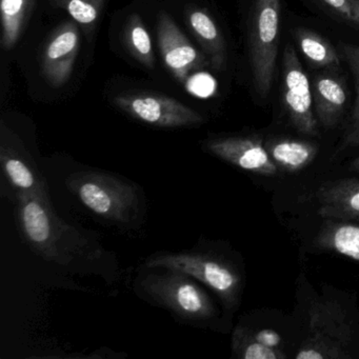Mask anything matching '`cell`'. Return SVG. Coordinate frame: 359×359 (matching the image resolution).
<instances>
[{
	"label": "cell",
	"instance_id": "3",
	"mask_svg": "<svg viewBox=\"0 0 359 359\" xmlns=\"http://www.w3.org/2000/svg\"><path fill=\"white\" fill-rule=\"evenodd\" d=\"M146 266L186 273L217 294L226 309L238 306L243 278L236 266L222 256L201 251L157 253L147 259Z\"/></svg>",
	"mask_w": 359,
	"mask_h": 359
},
{
	"label": "cell",
	"instance_id": "25",
	"mask_svg": "<svg viewBox=\"0 0 359 359\" xmlns=\"http://www.w3.org/2000/svg\"><path fill=\"white\" fill-rule=\"evenodd\" d=\"M249 330L252 336L264 346H269L271 348H276V350H285V341H283V337L274 330H254L251 327H249Z\"/></svg>",
	"mask_w": 359,
	"mask_h": 359
},
{
	"label": "cell",
	"instance_id": "9",
	"mask_svg": "<svg viewBox=\"0 0 359 359\" xmlns=\"http://www.w3.org/2000/svg\"><path fill=\"white\" fill-rule=\"evenodd\" d=\"M283 100L294 128L306 135H318L312 87L291 45L285 47L283 53Z\"/></svg>",
	"mask_w": 359,
	"mask_h": 359
},
{
	"label": "cell",
	"instance_id": "18",
	"mask_svg": "<svg viewBox=\"0 0 359 359\" xmlns=\"http://www.w3.org/2000/svg\"><path fill=\"white\" fill-rule=\"evenodd\" d=\"M35 0H1L0 18L3 27L1 43L6 50L15 47L30 18Z\"/></svg>",
	"mask_w": 359,
	"mask_h": 359
},
{
	"label": "cell",
	"instance_id": "5",
	"mask_svg": "<svg viewBox=\"0 0 359 359\" xmlns=\"http://www.w3.org/2000/svg\"><path fill=\"white\" fill-rule=\"evenodd\" d=\"M309 331L296 359H348L352 329L339 302L315 299L309 309Z\"/></svg>",
	"mask_w": 359,
	"mask_h": 359
},
{
	"label": "cell",
	"instance_id": "10",
	"mask_svg": "<svg viewBox=\"0 0 359 359\" xmlns=\"http://www.w3.org/2000/svg\"><path fill=\"white\" fill-rule=\"evenodd\" d=\"M157 41L161 57L174 79L186 85L191 73L198 72L210 62L187 39L169 14L161 13L157 22Z\"/></svg>",
	"mask_w": 359,
	"mask_h": 359
},
{
	"label": "cell",
	"instance_id": "16",
	"mask_svg": "<svg viewBox=\"0 0 359 359\" xmlns=\"http://www.w3.org/2000/svg\"><path fill=\"white\" fill-rule=\"evenodd\" d=\"M266 151L279 171L297 173L311 165L318 155V144L287 137L270 138L264 142Z\"/></svg>",
	"mask_w": 359,
	"mask_h": 359
},
{
	"label": "cell",
	"instance_id": "4",
	"mask_svg": "<svg viewBox=\"0 0 359 359\" xmlns=\"http://www.w3.org/2000/svg\"><path fill=\"white\" fill-rule=\"evenodd\" d=\"M151 273L140 287L155 304L189 323H203L215 315L213 302L190 275L173 269Z\"/></svg>",
	"mask_w": 359,
	"mask_h": 359
},
{
	"label": "cell",
	"instance_id": "15",
	"mask_svg": "<svg viewBox=\"0 0 359 359\" xmlns=\"http://www.w3.org/2000/svg\"><path fill=\"white\" fill-rule=\"evenodd\" d=\"M184 20L214 70L224 71L228 60L226 41L211 14L203 8L190 6L184 12Z\"/></svg>",
	"mask_w": 359,
	"mask_h": 359
},
{
	"label": "cell",
	"instance_id": "14",
	"mask_svg": "<svg viewBox=\"0 0 359 359\" xmlns=\"http://www.w3.org/2000/svg\"><path fill=\"white\" fill-rule=\"evenodd\" d=\"M311 87L317 121L327 129L336 127L344 116L348 102L344 79L331 71H325L314 77Z\"/></svg>",
	"mask_w": 359,
	"mask_h": 359
},
{
	"label": "cell",
	"instance_id": "1",
	"mask_svg": "<svg viewBox=\"0 0 359 359\" xmlns=\"http://www.w3.org/2000/svg\"><path fill=\"white\" fill-rule=\"evenodd\" d=\"M15 203L20 234L43 259L68 266L102 258L100 245L64 222L54 211L51 201L39 195L22 194Z\"/></svg>",
	"mask_w": 359,
	"mask_h": 359
},
{
	"label": "cell",
	"instance_id": "26",
	"mask_svg": "<svg viewBox=\"0 0 359 359\" xmlns=\"http://www.w3.org/2000/svg\"><path fill=\"white\" fill-rule=\"evenodd\" d=\"M350 170L351 171L359 172V156L351 163Z\"/></svg>",
	"mask_w": 359,
	"mask_h": 359
},
{
	"label": "cell",
	"instance_id": "2",
	"mask_svg": "<svg viewBox=\"0 0 359 359\" xmlns=\"http://www.w3.org/2000/svg\"><path fill=\"white\" fill-rule=\"evenodd\" d=\"M67 186L92 213L115 224H130L142 210L137 184L108 172H77Z\"/></svg>",
	"mask_w": 359,
	"mask_h": 359
},
{
	"label": "cell",
	"instance_id": "19",
	"mask_svg": "<svg viewBox=\"0 0 359 359\" xmlns=\"http://www.w3.org/2000/svg\"><path fill=\"white\" fill-rule=\"evenodd\" d=\"M294 37L300 51L311 64L327 70L339 68V54L327 39L304 28L295 29Z\"/></svg>",
	"mask_w": 359,
	"mask_h": 359
},
{
	"label": "cell",
	"instance_id": "21",
	"mask_svg": "<svg viewBox=\"0 0 359 359\" xmlns=\"http://www.w3.org/2000/svg\"><path fill=\"white\" fill-rule=\"evenodd\" d=\"M233 354L241 359H285V350H276L260 344L250 333L249 327L238 325L232 335Z\"/></svg>",
	"mask_w": 359,
	"mask_h": 359
},
{
	"label": "cell",
	"instance_id": "22",
	"mask_svg": "<svg viewBox=\"0 0 359 359\" xmlns=\"http://www.w3.org/2000/svg\"><path fill=\"white\" fill-rule=\"evenodd\" d=\"M107 0H50L55 8L66 11L89 35L100 20Z\"/></svg>",
	"mask_w": 359,
	"mask_h": 359
},
{
	"label": "cell",
	"instance_id": "11",
	"mask_svg": "<svg viewBox=\"0 0 359 359\" xmlns=\"http://www.w3.org/2000/svg\"><path fill=\"white\" fill-rule=\"evenodd\" d=\"M205 150L243 171L255 175L276 176L279 169L273 163L259 135L226 136L205 140Z\"/></svg>",
	"mask_w": 359,
	"mask_h": 359
},
{
	"label": "cell",
	"instance_id": "8",
	"mask_svg": "<svg viewBox=\"0 0 359 359\" xmlns=\"http://www.w3.org/2000/svg\"><path fill=\"white\" fill-rule=\"evenodd\" d=\"M0 170L3 192L15 201L20 195H39L51 201L47 180L32 155L11 132L1 131Z\"/></svg>",
	"mask_w": 359,
	"mask_h": 359
},
{
	"label": "cell",
	"instance_id": "7",
	"mask_svg": "<svg viewBox=\"0 0 359 359\" xmlns=\"http://www.w3.org/2000/svg\"><path fill=\"white\" fill-rule=\"evenodd\" d=\"M113 102L126 114L152 127L177 129L205 123V118L196 111L156 92H127L115 96Z\"/></svg>",
	"mask_w": 359,
	"mask_h": 359
},
{
	"label": "cell",
	"instance_id": "13",
	"mask_svg": "<svg viewBox=\"0 0 359 359\" xmlns=\"http://www.w3.org/2000/svg\"><path fill=\"white\" fill-rule=\"evenodd\" d=\"M319 203L318 214L325 219L359 222V180L327 182L316 191Z\"/></svg>",
	"mask_w": 359,
	"mask_h": 359
},
{
	"label": "cell",
	"instance_id": "17",
	"mask_svg": "<svg viewBox=\"0 0 359 359\" xmlns=\"http://www.w3.org/2000/svg\"><path fill=\"white\" fill-rule=\"evenodd\" d=\"M317 249L359 262V222L325 219L314 238Z\"/></svg>",
	"mask_w": 359,
	"mask_h": 359
},
{
	"label": "cell",
	"instance_id": "20",
	"mask_svg": "<svg viewBox=\"0 0 359 359\" xmlns=\"http://www.w3.org/2000/svg\"><path fill=\"white\" fill-rule=\"evenodd\" d=\"M123 45L134 60L149 70L155 67L152 41L146 26L137 14L130 16L123 30Z\"/></svg>",
	"mask_w": 359,
	"mask_h": 359
},
{
	"label": "cell",
	"instance_id": "24",
	"mask_svg": "<svg viewBox=\"0 0 359 359\" xmlns=\"http://www.w3.org/2000/svg\"><path fill=\"white\" fill-rule=\"evenodd\" d=\"M319 3L346 24L359 29V0H319Z\"/></svg>",
	"mask_w": 359,
	"mask_h": 359
},
{
	"label": "cell",
	"instance_id": "23",
	"mask_svg": "<svg viewBox=\"0 0 359 359\" xmlns=\"http://www.w3.org/2000/svg\"><path fill=\"white\" fill-rule=\"evenodd\" d=\"M340 51L354 76L355 88H356V100L350 121L346 126L344 133V146H359V47L348 43L340 45Z\"/></svg>",
	"mask_w": 359,
	"mask_h": 359
},
{
	"label": "cell",
	"instance_id": "12",
	"mask_svg": "<svg viewBox=\"0 0 359 359\" xmlns=\"http://www.w3.org/2000/svg\"><path fill=\"white\" fill-rule=\"evenodd\" d=\"M79 51V29L69 20L53 31L41 54L43 79L51 87L60 88L70 79Z\"/></svg>",
	"mask_w": 359,
	"mask_h": 359
},
{
	"label": "cell",
	"instance_id": "6",
	"mask_svg": "<svg viewBox=\"0 0 359 359\" xmlns=\"http://www.w3.org/2000/svg\"><path fill=\"white\" fill-rule=\"evenodd\" d=\"M281 0H254L249 33L250 64L254 88L262 98L272 88L278 53Z\"/></svg>",
	"mask_w": 359,
	"mask_h": 359
}]
</instances>
